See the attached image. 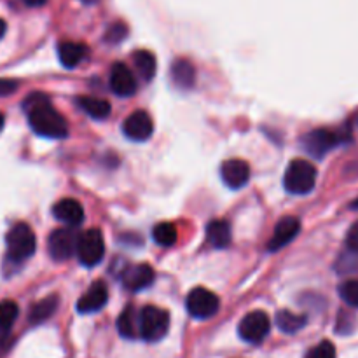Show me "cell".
<instances>
[{
    "instance_id": "cell-1",
    "label": "cell",
    "mask_w": 358,
    "mask_h": 358,
    "mask_svg": "<svg viewBox=\"0 0 358 358\" xmlns=\"http://www.w3.org/2000/svg\"><path fill=\"white\" fill-rule=\"evenodd\" d=\"M24 112H27L28 124L37 135L44 138H65L69 135V124L65 117L51 105L45 94L34 93L24 100Z\"/></svg>"
},
{
    "instance_id": "cell-2",
    "label": "cell",
    "mask_w": 358,
    "mask_h": 358,
    "mask_svg": "<svg viewBox=\"0 0 358 358\" xmlns=\"http://www.w3.org/2000/svg\"><path fill=\"white\" fill-rule=\"evenodd\" d=\"M7 243V261L23 262L35 254L37 240L31 227L24 222H17L9 229L6 236Z\"/></svg>"
},
{
    "instance_id": "cell-3",
    "label": "cell",
    "mask_w": 358,
    "mask_h": 358,
    "mask_svg": "<svg viewBox=\"0 0 358 358\" xmlns=\"http://www.w3.org/2000/svg\"><path fill=\"white\" fill-rule=\"evenodd\" d=\"M317 184V168L306 159L290 161L289 168L285 171L283 185L289 194L304 196L311 192Z\"/></svg>"
},
{
    "instance_id": "cell-4",
    "label": "cell",
    "mask_w": 358,
    "mask_h": 358,
    "mask_svg": "<svg viewBox=\"0 0 358 358\" xmlns=\"http://www.w3.org/2000/svg\"><path fill=\"white\" fill-rule=\"evenodd\" d=\"M170 315L157 306H143L140 310V338L145 341H159L168 334Z\"/></svg>"
},
{
    "instance_id": "cell-5",
    "label": "cell",
    "mask_w": 358,
    "mask_h": 358,
    "mask_svg": "<svg viewBox=\"0 0 358 358\" xmlns=\"http://www.w3.org/2000/svg\"><path fill=\"white\" fill-rule=\"evenodd\" d=\"M77 255H79L80 264L86 268L100 264L105 255V241L98 229H87L79 236L77 243Z\"/></svg>"
},
{
    "instance_id": "cell-6",
    "label": "cell",
    "mask_w": 358,
    "mask_h": 358,
    "mask_svg": "<svg viewBox=\"0 0 358 358\" xmlns=\"http://www.w3.org/2000/svg\"><path fill=\"white\" fill-rule=\"evenodd\" d=\"M185 306H187L191 317L198 318V320H206V318L213 317L219 311L220 301L212 290L198 287V289H192L189 292Z\"/></svg>"
},
{
    "instance_id": "cell-7",
    "label": "cell",
    "mask_w": 358,
    "mask_h": 358,
    "mask_svg": "<svg viewBox=\"0 0 358 358\" xmlns=\"http://www.w3.org/2000/svg\"><path fill=\"white\" fill-rule=\"evenodd\" d=\"M269 329H271V320H269L268 315L264 311H250L248 315H245L241 318L240 325H238V334L243 341L247 343H257L264 341L269 334Z\"/></svg>"
},
{
    "instance_id": "cell-8",
    "label": "cell",
    "mask_w": 358,
    "mask_h": 358,
    "mask_svg": "<svg viewBox=\"0 0 358 358\" xmlns=\"http://www.w3.org/2000/svg\"><path fill=\"white\" fill-rule=\"evenodd\" d=\"M341 142V135L336 131H331V129H313L308 135L303 136V149L306 150L310 156L317 157V159H322L329 150L334 149L338 143Z\"/></svg>"
},
{
    "instance_id": "cell-9",
    "label": "cell",
    "mask_w": 358,
    "mask_h": 358,
    "mask_svg": "<svg viewBox=\"0 0 358 358\" xmlns=\"http://www.w3.org/2000/svg\"><path fill=\"white\" fill-rule=\"evenodd\" d=\"M77 243H79V238H76V233L70 229H55L49 234L48 240V250L55 261L63 262L69 261L73 254L77 252Z\"/></svg>"
},
{
    "instance_id": "cell-10",
    "label": "cell",
    "mask_w": 358,
    "mask_h": 358,
    "mask_svg": "<svg viewBox=\"0 0 358 358\" xmlns=\"http://www.w3.org/2000/svg\"><path fill=\"white\" fill-rule=\"evenodd\" d=\"M122 133L133 142H145L154 133V122L145 110H135L122 122Z\"/></svg>"
},
{
    "instance_id": "cell-11",
    "label": "cell",
    "mask_w": 358,
    "mask_h": 358,
    "mask_svg": "<svg viewBox=\"0 0 358 358\" xmlns=\"http://www.w3.org/2000/svg\"><path fill=\"white\" fill-rule=\"evenodd\" d=\"M220 177L229 189H241L250 180V166L243 159H227L220 166Z\"/></svg>"
},
{
    "instance_id": "cell-12",
    "label": "cell",
    "mask_w": 358,
    "mask_h": 358,
    "mask_svg": "<svg viewBox=\"0 0 358 358\" xmlns=\"http://www.w3.org/2000/svg\"><path fill=\"white\" fill-rule=\"evenodd\" d=\"M299 231L301 222L297 217H283V219H280V222L276 224L275 231H273V236L271 240H269L268 248L271 252L282 250L283 247H287V245L299 234Z\"/></svg>"
},
{
    "instance_id": "cell-13",
    "label": "cell",
    "mask_w": 358,
    "mask_h": 358,
    "mask_svg": "<svg viewBox=\"0 0 358 358\" xmlns=\"http://www.w3.org/2000/svg\"><path fill=\"white\" fill-rule=\"evenodd\" d=\"M110 90L117 96H133L136 93V79L124 63H114L110 70Z\"/></svg>"
},
{
    "instance_id": "cell-14",
    "label": "cell",
    "mask_w": 358,
    "mask_h": 358,
    "mask_svg": "<svg viewBox=\"0 0 358 358\" xmlns=\"http://www.w3.org/2000/svg\"><path fill=\"white\" fill-rule=\"evenodd\" d=\"M108 301V290L103 282H94L93 285L87 289V292L77 301V311L79 313H96L101 308L107 304Z\"/></svg>"
},
{
    "instance_id": "cell-15",
    "label": "cell",
    "mask_w": 358,
    "mask_h": 358,
    "mask_svg": "<svg viewBox=\"0 0 358 358\" xmlns=\"http://www.w3.org/2000/svg\"><path fill=\"white\" fill-rule=\"evenodd\" d=\"M154 269L149 264H136L129 268L122 276V283L131 292H140L154 283Z\"/></svg>"
},
{
    "instance_id": "cell-16",
    "label": "cell",
    "mask_w": 358,
    "mask_h": 358,
    "mask_svg": "<svg viewBox=\"0 0 358 358\" xmlns=\"http://www.w3.org/2000/svg\"><path fill=\"white\" fill-rule=\"evenodd\" d=\"M52 215L63 224L69 226H79L84 220V208L77 199L65 198L59 199L55 206H52Z\"/></svg>"
},
{
    "instance_id": "cell-17",
    "label": "cell",
    "mask_w": 358,
    "mask_h": 358,
    "mask_svg": "<svg viewBox=\"0 0 358 358\" xmlns=\"http://www.w3.org/2000/svg\"><path fill=\"white\" fill-rule=\"evenodd\" d=\"M87 56V48L79 42L63 41L58 44V58L65 69H76Z\"/></svg>"
},
{
    "instance_id": "cell-18",
    "label": "cell",
    "mask_w": 358,
    "mask_h": 358,
    "mask_svg": "<svg viewBox=\"0 0 358 358\" xmlns=\"http://www.w3.org/2000/svg\"><path fill=\"white\" fill-rule=\"evenodd\" d=\"M117 331L126 339L140 338V311L128 306L117 318Z\"/></svg>"
},
{
    "instance_id": "cell-19",
    "label": "cell",
    "mask_w": 358,
    "mask_h": 358,
    "mask_svg": "<svg viewBox=\"0 0 358 358\" xmlns=\"http://www.w3.org/2000/svg\"><path fill=\"white\" fill-rule=\"evenodd\" d=\"M206 240L210 245L215 248H226L231 245L233 240V233H231V226L226 220H213L206 227Z\"/></svg>"
},
{
    "instance_id": "cell-20",
    "label": "cell",
    "mask_w": 358,
    "mask_h": 358,
    "mask_svg": "<svg viewBox=\"0 0 358 358\" xmlns=\"http://www.w3.org/2000/svg\"><path fill=\"white\" fill-rule=\"evenodd\" d=\"M171 77L173 83L182 90H189L196 84V69L187 59H177L171 65Z\"/></svg>"
},
{
    "instance_id": "cell-21",
    "label": "cell",
    "mask_w": 358,
    "mask_h": 358,
    "mask_svg": "<svg viewBox=\"0 0 358 358\" xmlns=\"http://www.w3.org/2000/svg\"><path fill=\"white\" fill-rule=\"evenodd\" d=\"M58 296H48L42 301H38V303H35L34 306H31L30 315H28L30 324L37 325L45 322L48 318H51L52 313L56 311V308H58Z\"/></svg>"
},
{
    "instance_id": "cell-22",
    "label": "cell",
    "mask_w": 358,
    "mask_h": 358,
    "mask_svg": "<svg viewBox=\"0 0 358 358\" xmlns=\"http://www.w3.org/2000/svg\"><path fill=\"white\" fill-rule=\"evenodd\" d=\"M79 107L86 112L90 117L93 119H107L110 115V103L103 98H93V96H83L79 98Z\"/></svg>"
},
{
    "instance_id": "cell-23",
    "label": "cell",
    "mask_w": 358,
    "mask_h": 358,
    "mask_svg": "<svg viewBox=\"0 0 358 358\" xmlns=\"http://www.w3.org/2000/svg\"><path fill=\"white\" fill-rule=\"evenodd\" d=\"M306 317L303 315H296L289 310H280L276 313V325L282 332H287V334H296L301 329L306 325Z\"/></svg>"
},
{
    "instance_id": "cell-24",
    "label": "cell",
    "mask_w": 358,
    "mask_h": 358,
    "mask_svg": "<svg viewBox=\"0 0 358 358\" xmlns=\"http://www.w3.org/2000/svg\"><path fill=\"white\" fill-rule=\"evenodd\" d=\"M133 62H135V66L136 70H138V73L142 76L143 80H152L154 76H156V56L152 55L150 51H145V49H142V51H136L135 55H133Z\"/></svg>"
},
{
    "instance_id": "cell-25",
    "label": "cell",
    "mask_w": 358,
    "mask_h": 358,
    "mask_svg": "<svg viewBox=\"0 0 358 358\" xmlns=\"http://www.w3.org/2000/svg\"><path fill=\"white\" fill-rule=\"evenodd\" d=\"M17 313H20V310H17V304L14 301H2L0 303V336L9 332V329L16 322Z\"/></svg>"
},
{
    "instance_id": "cell-26",
    "label": "cell",
    "mask_w": 358,
    "mask_h": 358,
    "mask_svg": "<svg viewBox=\"0 0 358 358\" xmlns=\"http://www.w3.org/2000/svg\"><path fill=\"white\" fill-rule=\"evenodd\" d=\"M177 236V227L170 222H161L152 229L154 241L157 245H161V247H171V245H175Z\"/></svg>"
},
{
    "instance_id": "cell-27",
    "label": "cell",
    "mask_w": 358,
    "mask_h": 358,
    "mask_svg": "<svg viewBox=\"0 0 358 358\" xmlns=\"http://www.w3.org/2000/svg\"><path fill=\"white\" fill-rule=\"evenodd\" d=\"M339 296L348 306L358 308V280H350L339 287Z\"/></svg>"
},
{
    "instance_id": "cell-28",
    "label": "cell",
    "mask_w": 358,
    "mask_h": 358,
    "mask_svg": "<svg viewBox=\"0 0 358 358\" xmlns=\"http://www.w3.org/2000/svg\"><path fill=\"white\" fill-rule=\"evenodd\" d=\"M306 358H336V348L331 341H322L310 350Z\"/></svg>"
},
{
    "instance_id": "cell-29",
    "label": "cell",
    "mask_w": 358,
    "mask_h": 358,
    "mask_svg": "<svg viewBox=\"0 0 358 358\" xmlns=\"http://www.w3.org/2000/svg\"><path fill=\"white\" fill-rule=\"evenodd\" d=\"M126 34H128V28H126V24L115 23V24H112V27L107 30L105 41L112 42V44H117V42H121L122 38L126 37Z\"/></svg>"
},
{
    "instance_id": "cell-30",
    "label": "cell",
    "mask_w": 358,
    "mask_h": 358,
    "mask_svg": "<svg viewBox=\"0 0 358 358\" xmlns=\"http://www.w3.org/2000/svg\"><path fill=\"white\" fill-rule=\"evenodd\" d=\"M346 245H348L350 250L358 254V222L350 227L348 234H346Z\"/></svg>"
},
{
    "instance_id": "cell-31",
    "label": "cell",
    "mask_w": 358,
    "mask_h": 358,
    "mask_svg": "<svg viewBox=\"0 0 358 358\" xmlns=\"http://www.w3.org/2000/svg\"><path fill=\"white\" fill-rule=\"evenodd\" d=\"M17 90V83L13 79H0V96L13 94Z\"/></svg>"
},
{
    "instance_id": "cell-32",
    "label": "cell",
    "mask_w": 358,
    "mask_h": 358,
    "mask_svg": "<svg viewBox=\"0 0 358 358\" xmlns=\"http://www.w3.org/2000/svg\"><path fill=\"white\" fill-rule=\"evenodd\" d=\"M23 2L27 3L28 7H41V6H44L48 0H23Z\"/></svg>"
},
{
    "instance_id": "cell-33",
    "label": "cell",
    "mask_w": 358,
    "mask_h": 358,
    "mask_svg": "<svg viewBox=\"0 0 358 358\" xmlns=\"http://www.w3.org/2000/svg\"><path fill=\"white\" fill-rule=\"evenodd\" d=\"M6 30H7V24H6V21H3L2 17H0V38H2L3 35H6Z\"/></svg>"
},
{
    "instance_id": "cell-34",
    "label": "cell",
    "mask_w": 358,
    "mask_h": 358,
    "mask_svg": "<svg viewBox=\"0 0 358 358\" xmlns=\"http://www.w3.org/2000/svg\"><path fill=\"white\" fill-rule=\"evenodd\" d=\"M3 122H6V117H3V114L0 112V131H2V128H3Z\"/></svg>"
},
{
    "instance_id": "cell-35",
    "label": "cell",
    "mask_w": 358,
    "mask_h": 358,
    "mask_svg": "<svg viewBox=\"0 0 358 358\" xmlns=\"http://www.w3.org/2000/svg\"><path fill=\"white\" fill-rule=\"evenodd\" d=\"M352 206H353V208H355V210H358V199H357V201H355V203H353V205H352Z\"/></svg>"
},
{
    "instance_id": "cell-36",
    "label": "cell",
    "mask_w": 358,
    "mask_h": 358,
    "mask_svg": "<svg viewBox=\"0 0 358 358\" xmlns=\"http://www.w3.org/2000/svg\"><path fill=\"white\" fill-rule=\"evenodd\" d=\"M83 2H86V3H93V2H96V0H83Z\"/></svg>"
}]
</instances>
